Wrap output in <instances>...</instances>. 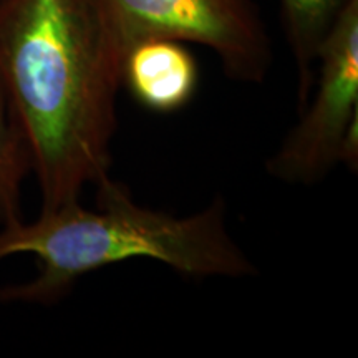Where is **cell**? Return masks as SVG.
Instances as JSON below:
<instances>
[{
	"label": "cell",
	"mask_w": 358,
	"mask_h": 358,
	"mask_svg": "<svg viewBox=\"0 0 358 358\" xmlns=\"http://www.w3.org/2000/svg\"><path fill=\"white\" fill-rule=\"evenodd\" d=\"M123 60L106 0H0V98L42 209L110 176Z\"/></svg>",
	"instance_id": "obj_1"
},
{
	"label": "cell",
	"mask_w": 358,
	"mask_h": 358,
	"mask_svg": "<svg viewBox=\"0 0 358 358\" xmlns=\"http://www.w3.org/2000/svg\"><path fill=\"white\" fill-rule=\"evenodd\" d=\"M96 208L78 201L42 209L0 226V261L15 254L37 259V275L0 287V303L52 306L80 277L111 264L150 259L187 277L244 279L257 268L232 239L226 204L216 198L203 211L178 217L134 203L127 186L106 176L96 182Z\"/></svg>",
	"instance_id": "obj_2"
},
{
	"label": "cell",
	"mask_w": 358,
	"mask_h": 358,
	"mask_svg": "<svg viewBox=\"0 0 358 358\" xmlns=\"http://www.w3.org/2000/svg\"><path fill=\"white\" fill-rule=\"evenodd\" d=\"M312 101L299 113L267 173L289 185H313L340 163L348 133L358 127V0L335 22L317 55Z\"/></svg>",
	"instance_id": "obj_3"
},
{
	"label": "cell",
	"mask_w": 358,
	"mask_h": 358,
	"mask_svg": "<svg viewBox=\"0 0 358 358\" xmlns=\"http://www.w3.org/2000/svg\"><path fill=\"white\" fill-rule=\"evenodd\" d=\"M124 53L145 38L211 48L231 78L261 83L272 65L271 40L250 0H106Z\"/></svg>",
	"instance_id": "obj_4"
},
{
	"label": "cell",
	"mask_w": 358,
	"mask_h": 358,
	"mask_svg": "<svg viewBox=\"0 0 358 358\" xmlns=\"http://www.w3.org/2000/svg\"><path fill=\"white\" fill-rule=\"evenodd\" d=\"M199 71L194 57L171 38H145L124 53L122 87L153 113L182 110L198 90Z\"/></svg>",
	"instance_id": "obj_5"
},
{
	"label": "cell",
	"mask_w": 358,
	"mask_h": 358,
	"mask_svg": "<svg viewBox=\"0 0 358 358\" xmlns=\"http://www.w3.org/2000/svg\"><path fill=\"white\" fill-rule=\"evenodd\" d=\"M352 2L353 0H280L282 24L297 69L299 113L310 100L320 45Z\"/></svg>",
	"instance_id": "obj_6"
},
{
	"label": "cell",
	"mask_w": 358,
	"mask_h": 358,
	"mask_svg": "<svg viewBox=\"0 0 358 358\" xmlns=\"http://www.w3.org/2000/svg\"><path fill=\"white\" fill-rule=\"evenodd\" d=\"M29 173H32L29 150L0 98V226L22 217V185Z\"/></svg>",
	"instance_id": "obj_7"
}]
</instances>
